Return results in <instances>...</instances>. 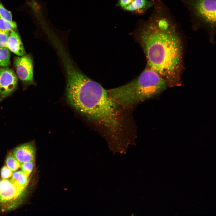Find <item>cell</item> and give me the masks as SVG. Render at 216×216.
<instances>
[{"instance_id": "cell-1", "label": "cell", "mask_w": 216, "mask_h": 216, "mask_svg": "<svg viewBox=\"0 0 216 216\" xmlns=\"http://www.w3.org/2000/svg\"><path fill=\"white\" fill-rule=\"evenodd\" d=\"M149 19L142 24L139 38L149 68L169 86L179 85L183 68L182 29L163 0H155Z\"/></svg>"}, {"instance_id": "cell-2", "label": "cell", "mask_w": 216, "mask_h": 216, "mask_svg": "<svg viewBox=\"0 0 216 216\" xmlns=\"http://www.w3.org/2000/svg\"><path fill=\"white\" fill-rule=\"evenodd\" d=\"M63 63L67 76L66 96L71 105L96 123L107 119L113 106L107 91L80 71L69 59L64 60Z\"/></svg>"}, {"instance_id": "cell-3", "label": "cell", "mask_w": 216, "mask_h": 216, "mask_svg": "<svg viewBox=\"0 0 216 216\" xmlns=\"http://www.w3.org/2000/svg\"><path fill=\"white\" fill-rule=\"evenodd\" d=\"M169 86L165 80L149 68L127 84L107 91L114 101L122 107L128 108L156 96Z\"/></svg>"}, {"instance_id": "cell-4", "label": "cell", "mask_w": 216, "mask_h": 216, "mask_svg": "<svg viewBox=\"0 0 216 216\" xmlns=\"http://www.w3.org/2000/svg\"><path fill=\"white\" fill-rule=\"evenodd\" d=\"M188 11L191 28L204 30L211 41L216 33V0H180Z\"/></svg>"}, {"instance_id": "cell-5", "label": "cell", "mask_w": 216, "mask_h": 216, "mask_svg": "<svg viewBox=\"0 0 216 216\" xmlns=\"http://www.w3.org/2000/svg\"><path fill=\"white\" fill-rule=\"evenodd\" d=\"M26 194L25 188L18 187L10 180L0 179V206L3 210L15 209L22 204Z\"/></svg>"}, {"instance_id": "cell-6", "label": "cell", "mask_w": 216, "mask_h": 216, "mask_svg": "<svg viewBox=\"0 0 216 216\" xmlns=\"http://www.w3.org/2000/svg\"><path fill=\"white\" fill-rule=\"evenodd\" d=\"M14 64L17 74L22 81L28 83L34 82L33 64L28 55L15 57Z\"/></svg>"}, {"instance_id": "cell-7", "label": "cell", "mask_w": 216, "mask_h": 216, "mask_svg": "<svg viewBox=\"0 0 216 216\" xmlns=\"http://www.w3.org/2000/svg\"><path fill=\"white\" fill-rule=\"evenodd\" d=\"M16 75L11 69L0 68V98L3 99L14 91L17 85Z\"/></svg>"}, {"instance_id": "cell-8", "label": "cell", "mask_w": 216, "mask_h": 216, "mask_svg": "<svg viewBox=\"0 0 216 216\" xmlns=\"http://www.w3.org/2000/svg\"><path fill=\"white\" fill-rule=\"evenodd\" d=\"M154 0H118L117 5L122 10L136 13H142L153 8Z\"/></svg>"}, {"instance_id": "cell-9", "label": "cell", "mask_w": 216, "mask_h": 216, "mask_svg": "<svg viewBox=\"0 0 216 216\" xmlns=\"http://www.w3.org/2000/svg\"><path fill=\"white\" fill-rule=\"evenodd\" d=\"M21 164L34 161L35 156V146L32 142H28L16 147L12 153Z\"/></svg>"}, {"instance_id": "cell-10", "label": "cell", "mask_w": 216, "mask_h": 216, "mask_svg": "<svg viewBox=\"0 0 216 216\" xmlns=\"http://www.w3.org/2000/svg\"><path fill=\"white\" fill-rule=\"evenodd\" d=\"M6 47L18 56L25 54L23 44L18 33L15 30L10 32Z\"/></svg>"}, {"instance_id": "cell-11", "label": "cell", "mask_w": 216, "mask_h": 216, "mask_svg": "<svg viewBox=\"0 0 216 216\" xmlns=\"http://www.w3.org/2000/svg\"><path fill=\"white\" fill-rule=\"evenodd\" d=\"M28 177L22 170L16 171L13 173L10 180L16 186L25 189L28 183Z\"/></svg>"}, {"instance_id": "cell-12", "label": "cell", "mask_w": 216, "mask_h": 216, "mask_svg": "<svg viewBox=\"0 0 216 216\" xmlns=\"http://www.w3.org/2000/svg\"><path fill=\"white\" fill-rule=\"evenodd\" d=\"M10 53L6 47L0 48V66L6 67L10 64Z\"/></svg>"}, {"instance_id": "cell-13", "label": "cell", "mask_w": 216, "mask_h": 216, "mask_svg": "<svg viewBox=\"0 0 216 216\" xmlns=\"http://www.w3.org/2000/svg\"><path fill=\"white\" fill-rule=\"evenodd\" d=\"M6 164V166L13 172L16 171L20 168L21 165L12 153L9 154L7 156Z\"/></svg>"}, {"instance_id": "cell-14", "label": "cell", "mask_w": 216, "mask_h": 216, "mask_svg": "<svg viewBox=\"0 0 216 216\" xmlns=\"http://www.w3.org/2000/svg\"><path fill=\"white\" fill-rule=\"evenodd\" d=\"M17 28L16 22L14 21H9L0 18V29L9 32L15 30Z\"/></svg>"}, {"instance_id": "cell-15", "label": "cell", "mask_w": 216, "mask_h": 216, "mask_svg": "<svg viewBox=\"0 0 216 216\" xmlns=\"http://www.w3.org/2000/svg\"><path fill=\"white\" fill-rule=\"evenodd\" d=\"M34 167V161H28L21 164L22 170L29 176L32 172Z\"/></svg>"}, {"instance_id": "cell-16", "label": "cell", "mask_w": 216, "mask_h": 216, "mask_svg": "<svg viewBox=\"0 0 216 216\" xmlns=\"http://www.w3.org/2000/svg\"><path fill=\"white\" fill-rule=\"evenodd\" d=\"M0 18L8 21H12V17L11 12L4 8L0 2Z\"/></svg>"}, {"instance_id": "cell-17", "label": "cell", "mask_w": 216, "mask_h": 216, "mask_svg": "<svg viewBox=\"0 0 216 216\" xmlns=\"http://www.w3.org/2000/svg\"><path fill=\"white\" fill-rule=\"evenodd\" d=\"M10 32L0 29V48L6 47Z\"/></svg>"}, {"instance_id": "cell-18", "label": "cell", "mask_w": 216, "mask_h": 216, "mask_svg": "<svg viewBox=\"0 0 216 216\" xmlns=\"http://www.w3.org/2000/svg\"><path fill=\"white\" fill-rule=\"evenodd\" d=\"M13 173V171L7 166H3L1 170V176L3 179H7L11 177Z\"/></svg>"}]
</instances>
